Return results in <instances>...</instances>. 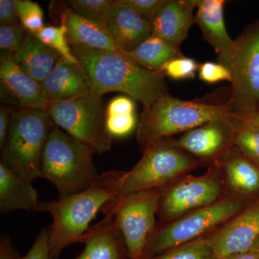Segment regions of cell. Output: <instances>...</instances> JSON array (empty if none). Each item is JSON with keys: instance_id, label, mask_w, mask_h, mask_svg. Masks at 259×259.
Masks as SVG:
<instances>
[{"instance_id": "cell-31", "label": "cell", "mask_w": 259, "mask_h": 259, "mask_svg": "<svg viewBox=\"0 0 259 259\" xmlns=\"http://www.w3.org/2000/svg\"><path fill=\"white\" fill-rule=\"evenodd\" d=\"M26 30L22 24L0 26V49L1 51L15 54L23 44Z\"/></svg>"}, {"instance_id": "cell-10", "label": "cell", "mask_w": 259, "mask_h": 259, "mask_svg": "<svg viewBox=\"0 0 259 259\" xmlns=\"http://www.w3.org/2000/svg\"><path fill=\"white\" fill-rule=\"evenodd\" d=\"M160 189L119 196L107 202L101 212L110 215L122 233L128 259H142L157 223Z\"/></svg>"}, {"instance_id": "cell-16", "label": "cell", "mask_w": 259, "mask_h": 259, "mask_svg": "<svg viewBox=\"0 0 259 259\" xmlns=\"http://www.w3.org/2000/svg\"><path fill=\"white\" fill-rule=\"evenodd\" d=\"M198 0H166L150 23L151 35L181 48L194 24V10Z\"/></svg>"}, {"instance_id": "cell-28", "label": "cell", "mask_w": 259, "mask_h": 259, "mask_svg": "<svg viewBox=\"0 0 259 259\" xmlns=\"http://www.w3.org/2000/svg\"><path fill=\"white\" fill-rule=\"evenodd\" d=\"M142 259H217L205 237Z\"/></svg>"}, {"instance_id": "cell-3", "label": "cell", "mask_w": 259, "mask_h": 259, "mask_svg": "<svg viewBox=\"0 0 259 259\" xmlns=\"http://www.w3.org/2000/svg\"><path fill=\"white\" fill-rule=\"evenodd\" d=\"M227 102L215 105L199 100H182L169 94L162 95L143 109L136 138L141 152L158 140L185 134L210 121L228 117L231 112Z\"/></svg>"}, {"instance_id": "cell-1", "label": "cell", "mask_w": 259, "mask_h": 259, "mask_svg": "<svg viewBox=\"0 0 259 259\" xmlns=\"http://www.w3.org/2000/svg\"><path fill=\"white\" fill-rule=\"evenodd\" d=\"M88 76L90 93L102 96L117 92L147 107L168 93L164 76L145 69L122 51L71 47Z\"/></svg>"}, {"instance_id": "cell-7", "label": "cell", "mask_w": 259, "mask_h": 259, "mask_svg": "<svg viewBox=\"0 0 259 259\" xmlns=\"http://www.w3.org/2000/svg\"><path fill=\"white\" fill-rule=\"evenodd\" d=\"M201 166L197 158L179 146L176 139L158 140L148 146L131 171H125L120 195L161 189Z\"/></svg>"}, {"instance_id": "cell-35", "label": "cell", "mask_w": 259, "mask_h": 259, "mask_svg": "<svg viewBox=\"0 0 259 259\" xmlns=\"http://www.w3.org/2000/svg\"><path fill=\"white\" fill-rule=\"evenodd\" d=\"M22 259H51L48 228L40 230L31 248Z\"/></svg>"}, {"instance_id": "cell-42", "label": "cell", "mask_w": 259, "mask_h": 259, "mask_svg": "<svg viewBox=\"0 0 259 259\" xmlns=\"http://www.w3.org/2000/svg\"><path fill=\"white\" fill-rule=\"evenodd\" d=\"M251 251L255 252V253H259V236L256 240H255V243H253V246L250 248Z\"/></svg>"}, {"instance_id": "cell-20", "label": "cell", "mask_w": 259, "mask_h": 259, "mask_svg": "<svg viewBox=\"0 0 259 259\" xmlns=\"http://www.w3.org/2000/svg\"><path fill=\"white\" fill-rule=\"evenodd\" d=\"M90 233L84 249L74 259H128L123 237L111 216L105 215Z\"/></svg>"}, {"instance_id": "cell-40", "label": "cell", "mask_w": 259, "mask_h": 259, "mask_svg": "<svg viewBox=\"0 0 259 259\" xmlns=\"http://www.w3.org/2000/svg\"><path fill=\"white\" fill-rule=\"evenodd\" d=\"M233 115V114H231ZM259 131V110L245 115H233Z\"/></svg>"}, {"instance_id": "cell-6", "label": "cell", "mask_w": 259, "mask_h": 259, "mask_svg": "<svg viewBox=\"0 0 259 259\" xmlns=\"http://www.w3.org/2000/svg\"><path fill=\"white\" fill-rule=\"evenodd\" d=\"M251 202L226 197L216 203L187 213L175 221L158 223L144 258L153 256L208 236L241 212Z\"/></svg>"}, {"instance_id": "cell-5", "label": "cell", "mask_w": 259, "mask_h": 259, "mask_svg": "<svg viewBox=\"0 0 259 259\" xmlns=\"http://www.w3.org/2000/svg\"><path fill=\"white\" fill-rule=\"evenodd\" d=\"M95 153L57 125L44 150L41 178L57 189L59 198L80 193L95 183L100 175L93 163Z\"/></svg>"}, {"instance_id": "cell-8", "label": "cell", "mask_w": 259, "mask_h": 259, "mask_svg": "<svg viewBox=\"0 0 259 259\" xmlns=\"http://www.w3.org/2000/svg\"><path fill=\"white\" fill-rule=\"evenodd\" d=\"M48 112L58 127L86 145L96 154L111 149L112 139L106 127V113L102 96H84L49 102Z\"/></svg>"}, {"instance_id": "cell-27", "label": "cell", "mask_w": 259, "mask_h": 259, "mask_svg": "<svg viewBox=\"0 0 259 259\" xmlns=\"http://www.w3.org/2000/svg\"><path fill=\"white\" fill-rule=\"evenodd\" d=\"M36 34L44 44L59 52L66 61L72 64H79L73 55L71 48L68 41L67 28L62 15H61L59 26H44Z\"/></svg>"}, {"instance_id": "cell-32", "label": "cell", "mask_w": 259, "mask_h": 259, "mask_svg": "<svg viewBox=\"0 0 259 259\" xmlns=\"http://www.w3.org/2000/svg\"><path fill=\"white\" fill-rule=\"evenodd\" d=\"M137 125L134 114L106 115V127L112 138H123L131 134Z\"/></svg>"}, {"instance_id": "cell-17", "label": "cell", "mask_w": 259, "mask_h": 259, "mask_svg": "<svg viewBox=\"0 0 259 259\" xmlns=\"http://www.w3.org/2000/svg\"><path fill=\"white\" fill-rule=\"evenodd\" d=\"M0 81L20 107L47 111L49 102L42 94L41 83L21 69L13 54L8 51H1L0 54Z\"/></svg>"}, {"instance_id": "cell-21", "label": "cell", "mask_w": 259, "mask_h": 259, "mask_svg": "<svg viewBox=\"0 0 259 259\" xmlns=\"http://www.w3.org/2000/svg\"><path fill=\"white\" fill-rule=\"evenodd\" d=\"M38 193L31 182L20 177L0 161V213L23 210L35 212Z\"/></svg>"}, {"instance_id": "cell-37", "label": "cell", "mask_w": 259, "mask_h": 259, "mask_svg": "<svg viewBox=\"0 0 259 259\" xmlns=\"http://www.w3.org/2000/svg\"><path fill=\"white\" fill-rule=\"evenodd\" d=\"M21 24L17 9L16 0H0V25Z\"/></svg>"}, {"instance_id": "cell-30", "label": "cell", "mask_w": 259, "mask_h": 259, "mask_svg": "<svg viewBox=\"0 0 259 259\" xmlns=\"http://www.w3.org/2000/svg\"><path fill=\"white\" fill-rule=\"evenodd\" d=\"M199 66L194 59L183 56L168 61L158 71L173 79H193Z\"/></svg>"}, {"instance_id": "cell-34", "label": "cell", "mask_w": 259, "mask_h": 259, "mask_svg": "<svg viewBox=\"0 0 259 259\" xmlns=\"http://www.w3.org/2000/svg\"><path fill=\"white\" fill-rule=\"evenodd\" d=\"M199 79L208 83L228 81L231 82V74L229 70L219 63L207 62L199 65Z\"/></svg>"}, {"instance_id": "cell-2", "label": "cell", "mask_w": 259, "mask_h": 259, "mask_svg": "<svg viewBox=\"0 0 259 259\" xmlns=\"http://www.w3.org/2000/svg\"><path fill=\"white\" fill-rule=\"evenodd\" d=\"M125 171L103 172L90 188L80 193L55 200L40 201L35 212H48L53 222L48 228L51 259H59L61 252L74 243H86L90 224L107 202L120 196Z\"/></svg>"}, {"instance_id": "cell-9", "label": "cell", "mask_w": 259, "mask_h": 259, "mask_svg": "<svg viewBox=\"0 0 259 259\" xmlns=\"http://www.w3.org/2000/svg\"><path fill=\"white\" fill-rule=\"evenodd\" d=\"M226 197L218 161L200 176L186 175L160 189L158 223H167Z\"/></svg>"}, {"instance_id": "cell-38", "label": "cell", "mask_w": 259, "mask_h": 259, "mask_svg": "<svg viewBox=\"0 0 259 259\" xmlns=\"http://www.w3.org/2000/svg\"><path fill=\"white\" fill-rule=\"evenodd\" d=\"M23 257L15 249L9 235L3 233L0 236V259H22Z\"/></svg>"}, {"instance_id": "cell-14", "label": "cell", "mask_w": 259, "mask_h": 259, "mask_svg": "<svg viewBox=\"0 0 259 259\" xmlns=\"http://www.w3.org/2000/svg\"><path fill=\"white\" fill-rule=\"evenodd\" d=\"M225 0H198L194 24L199 27L202 38L217 54L218 63L231 70L236 46L228 35L224 21Z\"/></svg>"}, {"instance_id": "cell-33", "label": "cell", "mask_w": 259, "mask_h": 259, "mask_svg": "<svg viewBox=\"0 0 259 259\" xmlns=\"http://www.w3.org/2000/svg\"><path fill=\"white\" fill-rule=\"evenodd\" d=\"M121 6L132 10L136 14L151 22L166 0H117Z\"/></svg>"}, {"instance_id": "cell-4", "label": "cell", "mask_w": 259, "mask_h": 259, "mask_svg": "<svg viewBox=\"0 0 259 259\" xmlns=\"http://www.w3.org/2000/svg\"><path fill=\"white\" fill-rule=\"evenodd\" d=\"M56 126L47 110L21 107L12 110L0 161L29 182L41 178L44 150Z\"/></svg>"}, {"instance_id": "cell-18", "label": "cell", "mask_w": 259, "mask_h": 259, "mask_svg": "<svg viewBox=\"0 0 259 259\" xmlns=\"http://www.w3.org/2000/svg\"><path fill=\"white\" fill-rule=\"evenodd\" d=\"M48 101H61L90 94L88 76L79 64H72L62 56L41 83Z\"/></svg>"}, {"instance_id": "cell-23", "label": "cell", "mask_w": 259, "mask_h": 259, "mask_svg": "<svg viewBox=\"0 0 259 259\" xmlns=\"http://www.w3.org/2000/svg\"><path fill=\"white\" fill-rule=\"evenodd\" d=\"M67 28L70 47H81L103 51H121L111 35L99 24L73 13L69 8L62 12Z\"/></svg>"}, {"instance_id": "cell-39", "label": "cell", "mask_w": 259, "mask_h": 259, "mask_svg": "<svg viewBox=\"0 0 259 259\" xmlns=\"http://www.w3.org/2000/svg\"><path fill=\"white\" fill-rule=\"evenodd\" d=\"M11 110L3 105L0 107V150L4 148L9 134Z\"/></svg>"}, {"instance_id": "cell-13", "label": "cell", "mask_w": 259, "mask_h": 259, "mask_svg": "<svg viewBox=\"0 0 259 259\" xmlns=\"http://www.w3.org/2000/svg\"><path fill=\"white\" fill-rule=\"evenodd\" d=\"M230 115L187 131L177 140L179 146L202 166L219 161L234 146Z\"/></svg>"}, {"instance_id": "cell-22", "label": "cell", "mask_w": 259, "mask_h": 259, "mask_svg": "<svg viewBox=\"0 0 259 259\" xmlns=\"http://www.w3.org/2000/svg\"><path fill=\"white\" fill-rule=\"evenodd\" d=\"M13 57L21 69L42 83L61 56L44 44L36 33L26 30L23 44Z\"/></svg>"}, {"instance_id": "cell-24", "label": "cell", "mask_w": 259, "mask_h": 259, "mask_svg": "<svg viewBox=\"0 0 259 259\" xmlns=\"http://www.w3.org/2000/svg\"><path fill=\"white\" fill-rule=\"evenodd\" d=\"M140 66L152 71H158L171 59L185 56L181 48L175 47L151 35L134 51L126 53Z\"/></svg>"}, {"instance_id": "cell-25", "label": "cell", "mask_w": 259, "mask_h": 259, "mask_svg": "<svg viewBox=\"0 0 259 259\" xmlns=\"http://www.w3.org/2000/svg\"><path fill=\"white\" fill-rule=\"evenodd\" d=\"M229 120L234 146L245 156L259 165V131L231 114Z\"/></svg>"}, {"instance_id": "cell-29", "label": "cell", "mask_w": 259, "mask_h": 259, "mask_svg": "<svg viewBox=\"0 0 259 259\" xmlns=\"http://www.w3.org/2000/svg\"><path fill=\"white\" fill-rule=\"evenodd\" d=\"M17 9L20 23L25 30L35 32L44 27V12L40 5L30 0H16Z\"/></svg>"}, {"instance_id": "cell-12", "label": "cell", "mask_w": 259, "mask_h": 259, "mask_svg": "<svg viewBox=\"0 0 259 259\" xmlns=\"http://www.w3.org/2000/svg\"><path fill=\"white\" fill-rule=\"evenodd\" d=\"M259 236V198L223 226L205 236L216 258L249 251Z\"/></svg>"}, {"instance_id": "cell-36", "label": "cell", "mask_w": 259, "mask_h": 259, "mask_svg": "<svg viewBox=\"0 0 259 259\" xmlns=\"http://www.w3.org/2000/svg\"><path fill=\"white\" fill-rule=\"evenodd\" d=\"M105 110L106 115L134 114V100L125 95L117 96L109 102Z\"/></svg>"}, {"instance_id": "cell-26", "label": "cell", "mask_w": 259, "mask_h": 259, "mask_svg": "<svg viewBox=\"0 0 259 259\" xmlns=\"http://www.w3.org/2000/svg\"><path fill=\"white\" fill-rule=\"evenodd\" d=\"M115 0H70L65 2L73 13L103 26L111 13Z\"/></svg>"}, {"instance_id": "cell-19", "label": "cell", "mask_w": 259, "mask_h": 259, "mask_svg": "<svg viewBox=\"0 0 259 259\" xmlns=\"http://www.w3.org/2000/svg\"><path fill=\"white\" fill-rule=\"evenodd\" d=\"M102 27L111 35L119 49L125 53L134 51L151 36L152 32L150 22L132 10L121 6L117 0Z\"/></svg>"}, {"instance_id": "cell-11", "label": "cell", "mask_w": 259, "mask_h": 259, "mask_svg": "<svg viewBox=\"0 0 259 259\" xmlns=\"http://www.w3.org/2000/svg\"><path fill=\"white\" fill-rule=\"evenodd\" d=\"M234 59L230 72V112L245 115L259 110V20L245 27L234 40Z\"/></svg>"}, {"instance_id": "cell-15", "label": "cell", "mask_w": 259, "mask_h": 259, "mask_svg": "<svg viewBox=\"0 0 259 259\" xmlns=\"http://www.w3.org/2000/svg\"><path fill=\"white\" fill-rule=\"evenodd\" d=\"M226 197L253 202L259 198V165L233 148L218 161Z\"/></svg>"}, {"instance_id": "cell-41", "label": "cell", "mask_w": 259, "mask_h": 259, "mask_svg": "<svg viewBox=\"0 0 259 259\" xmlns=\"http://www.w3.org/2000/svg\"><path fill=\"white\" fill-rule=\"evenodd\" d=\"M223 259H259V253L249 250V251L238 253V254L231 255Z\"/></svg>"}]
</instances>
